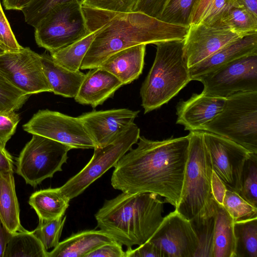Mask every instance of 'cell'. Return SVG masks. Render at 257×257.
<instances>
[{
	"instance_id": "1",
	"label": "cell",
	"mask_w": 257,
	"mask_h": 257,
	"mask_svg": "<svg viewBox=\"0 0 257 257\" xmlns=\"http://www.w3.org/2000/svg\"><path fill=\"white\" fill-rule=\"evenodd\" d=\"M117 162L111 178L114 189L128 193H153L176 208L180 201L189 137L152 141L140 136Z\"/></svg>"
},
{
	"instance_id": "2",
	"label": "cell",
	"mask_w": 257,
	"mask_h": 257,
	"mask_svg": "<svg viewBox=\"0 0 257 257\" xmlns=\"http://www.w3.org/2000/svg\"><path fill=\"white\" fill-rule=\"evenodd\" d=\"M104 12L105 22L82 62L81 70L97 68L111 55L133 46L183 40L189 28L141 12Z\"/></svg>"
},
{
	"instance_id": "3",
	"label": "cell",
	"mask_w": 257,
	"mask_h": 257,
	"mask_svg": "<svg viewBox=\"0 0 257 257\" xmlns=\"http://www.w3.org/2000/svg\"><path fill=\"white\" fill-rule=\"evenodd\" d=\"M158 196L122 192L106 200L95 214L97 227L127 248L145 243L164 218V202Z\"/></svg>"
},
{
	"instance_id": "4",
	"label": "cell",
	"mask_w": 257,
	"mask_h": 257,
	"mask_svg": "<svg viewBox=\"0 0 257 257\" xmlns=\"http://www.w3.org/2000/svg\"><path fill=\"white\" fill-rule=\"evenodd\" d=\"M155 45L157 51L153 64L140 89L145 113L168 103L191 81L183 57V40Z\"/></svg>"
},
{
	"instance_id": "5",
	"label": "cell",
	"mask_w": 257,
	"mask_h": 257,
	"mask_svg": "<svg viewBox=\"0 0 257 257\" xmlns=\"http://www.w3.org/2000/svg\"><path fill=\"white\" fill-rule=\"evenodd\" d=\"M181 194L175 208L189 220L215 212L211 187L213 170L202 131H191Z\"/></svg>"
},
{
	"instance_id": "6",
	"label": "cell",
	"mask_w": 257,
	"mask_h": 257,
	"mask_svg": "<svg viewBox=\"0 0 257 257\" xmlns=\"http://www.w3.org/2000/svg\"><path fill=\"white\" fill-rule=\"evenodd\" d=\"M200 131L224 137L257 154V91L226 98L220 112Z\"/></svg>"
},
{
	"instance_id": "7",
	"label": "cell",
	"mask_w": 257,
	"mask_h": 257,
	"mask_svg": "<svg viewBox=\"0 0 257 257\" xmlns=\"http://www.w3.org/2000/svg\"><path fill=\"white\" fill-rule=\"evenodd\" d=\"M90 32L81 3L73 1L53 8L35 28L37 45L50 53L79 40Z\"/></svg>"
},
{
	"instance_id": "8",
	"label": "cell",
	"mask_w": 257,
	"mask_h": 257,
	"mask_svg": "<svg viewBox=\"0 0 257 257\" xmlns=\"http://www.w3.org/2000/svg\"><path fill=\"white\" fill-rule=\"evenodd\" d=\"M71 149L57 141L33 135L17 159L16 172L27 184L36 187L62 170Z\"/></svg>"
},
{
	"instance_id": "9",
	"label": "cell",
	"mask_w": 257,
	"mask_h": 257,
	"mask_svg": "<svg viewBox=\"0 0 257 257\" xmlns=\"http://www.w3.org/2000/svg\"><path fill=\"white\" fill-rule=\"evenodd\" d=\"M140 128L134 123L111 143L94 149L93 155L86 166L59 187L69 200L76 197L107 170L114 167L119 160L137 144Z\"/></svg>"
},
{
	"instance_id": "10",
	"label": "cell",
	"mask_w": 257,
	"mask_h": 257,
	"mask_svg": "<svg viewBox=\"0 0 257 257\" xmlns=\"http://www.w3.org/2000/svg\"><path fill=\"white\" fill-rule=\"evenodd\" d=\"M194 80L203 84L202 92L216 97L257 91V54L236 59Z\"/></svg>"
},
{
	"instance_id": "11",
	"label": "cell",
	"mask_w": 257,
	"mask_h": 257,
	"mask_svg": "<svg viewBox=\"0 0 257 257\" xmlns=\"http://www.w3.org/2000/svg\"><path fill=\"white\" fill-rule=\"evenodd\" d=\"M23 127L30 134L53 140L72 149L95 148L78 117L49 109L40 110Z\"/></svg>"
},
{
	"instance_id": "12",
	"label": "cell",
	"mask_w": 257,
	"mask_h": 257,
	"mask_svg": "<svg viewBox=\"0 0 257 257\" xmlns=\"http://www.w3.org/2000/svg\"><path fill=\"white\" fill-rule=\"evenodd\" d=\"M0 73L29 95L51 92L43 71L41 55L29 47L0 55Z\"/></svg>"
},
{
	"instance_id": "13",
	"label": "cell",
	"mask_w": 257,
	"mask_h": 257,
	"mask_svg": "<svg viewBox=\"0 0 257 257\" xmlns=\"http://www.w3.org/2000/svg\"><path fill=\"white\" fill-rule=\"evenodd\" d=\"M202 133L213 171L227 190L238 193L242 168L250 153L224 137L205 131Z\"/></svg>"
},
{
	"instance_id": "14",
	"label": "cell",
	"mask_w": 257,
	"mask_h": 257,
	"mask_svg": "<svg viewBox=\"0 0 257 257\" xmlns=\"http://www.w3.org/2000/svg\"><path fill=\"white\" fill-rule=\"evenodd\" d=\"M241 38L221 23L211 26L201 23L189 25L183 46V57L188 67L195 65Z\"/></svg>"
},
{
	"instance_id": "15",
	"label": "cell",
	"mask_w": 257,
	"mask_h": 257,
	"mask_svg": "<svg viewBox=\"0 0 257 257\" xmlns=\"http://www.w3.org/2000/svg\"><path fill=\"white\" fill-rule=\"evenodd\" d=\"M149 241L165 257H193L198 246L197 237L190 220L175 210L164 217Z\"/></svg>"
},
{
	"instance_id": "16",
	"label": "cell",
	"mask_w": 257,
	"mask_h": 257,
	"mask_svg": "<svg viewBox=\"0 0 257 257\" xmlns=\"http://www.w3.org/2000/svg\"><path fill=\"white\" fill-rule=\"evenodd\" d=\"M139 112L128 108L93 110L78 117L96 148L114 141L134 123Z\"/></svg>"
},
{
	"instance_id": "17",
	"label": "cell",
	"mask_w": 257,
	"mask_h": 257,
	"mask_svg": "<svg viewBox=\"0 0 257 257\" xmlns=\"http://www.w3.org/2000/svg\"><path fill=\"white\" fill-rule=\"evenodd\" d=\"M225 99L203 92L193 94L188 99L177 104L176 123L183 125L185 130L200 131L204 124L220 112Z\"/></svg>"
},
{
	"instance_id": "18",
	"label": "cell",
	"mask_w": 257,
	"mask_h": 257,
	"mask_svg": "<svg viewBox=\"0 0 257 257\" xmlns=\"http://www.w3.org/2000/svg\"><path fill=\"white\" fill-rule=\"evenodd\" d=\"M123 85L113 74L98 67L90 69L85 74L74 98L78 103L90 105L94 108L112 97L116 91Z\"/></svg>"
},
{
	"instance_id": "19",
	"label": "cell",
	"mask_w": 257,
	"mask_h": 257,
	"mask_svg": "<svg viewBox=\"0 0 257 257\" xmlns=\"http://www.w3.org/2000/svg\"><path fill=\"white\" fill-rule=\"evenodd\" d=\"M257 54V34L244 37L220 49L189 68L191 80L236 59Z\"/></svg>"
},
{
	"instance_id": "20",
	"label": "cell",
	"mask_w": 257,
	"mask_h": 257,
	"mask_svg": "<svg viewBox=\"0 0 257 257\" xmlns=\"http://www.w3.org/2000/svg\"><path fill=\"white\" fill-rule=\"evenodd\" d=\"M146 45L140 44L117 52L99 67L113 74L123 85L130 84L142 73Z\"/></svg>"
},
{
	"instance_id": "21",
	"label": "cell",
	"mask_w": 257,
	"mask_h": 257,
	"mask_svg": "<svg viewBox=\"0 0 257 257\" xmlns=\"http://www.w3.org/2000/svg\"><path fill=\"white\" fill-rule=\"evenodd\" d=\"M115 241L109 234L100 230H86L73 234L59 242L47 253V257H85L100 245Z\"/></svg>"
},
{
	"instance_id": "22",
	"label": "cell",
	"mask_w": 257,
	"mask_h": 257,
	"mask_svg": "<svg viewBox=\"0 0 257 257\" xmlns=\"http://www.w3.org/2000/svg\"><path fill=\"white\" fill-rule=\"evenodd\" d=\"M43 71L51 88L55 94L67 98H74L82 83L85 74L80 70H69L56 63L50 55H41Z\"/></svg>"
},
{
	"instance_id": "23",
	"label": "cell",
	"mask_w": 257,
	"mask_h": 257,
	"mask_svg": "<svg viewBox=\"0 0 257 257\" xmlns=\"http://www.w3.org/2000/svg\"><path fill=\"white\" fill-rule=\"evenodd\" d=\"M0 219L12 233L26 230L20 221L13 171H0Z\"/></svg>"
},
{
	"instance_id": "24",
	"label": "cell",
	"mask_w": 257,
	"mask_h": 257,
	"mask_svg": "<svg viewBox=\"0 0 257 257\" xmlns=\"http://www.w3.org/2000/svg\"><path fill=\"white\" fill-rule=\"evenodd\" d=\"M70 201L59 187L35 192L30 196L29 203L36 211L39 220H50L63 216Z\"/></svg>"
},
{
	"instance_id": "25",
	"label": "cell",
	"mask_w": 257,
	"mask_h": 257,
	"mask_svg": "<svg viewBox=\"0 0 257 257\" xmlns=\"http://www.w3.org/2000/svg\"><path fill=\"white\" fill-rule=\"evenodd\" d=\"M213 257H234V221L222 205L216 201Z\"/></svg>"
},
{
	"instance_id": "26",
	"label": "cell",
	"mask_w": 257,
	"mask_h": 257,
	"mask_svg": "<svg viewBox=\"0 0 257 257\" xmlns=\"http://www.w3.org/2000/svg\"><path fill=\"white\" fill-rule=\"evenodd\" d=\"M47 253L33 232L25 230L12 233L4 257H47Z\"/></svg>"
},
{
	"instance_id": "27",
	"label": "cell",
	"mask_w": 257,
	"mask_h": 257,
	"mask_svg": "<svg viewBox=\"0 0 257 257\" xmlns=\"http://www.w3.org/2000/svg\"><path fill=\"white\" fill-rule=\"evenodd\" d=\"M99 29L64 48L50 53L51 56L62 67L73 71H79Z\"/></svg>"
},
{
	"instance_id": "28",
	"label": "cell",
	"mask_w": 257,
	"mask_h": 257,
	"mask_svg": "<svg viewBox=\"0 0 257 257\" xmlns=\"http://www.w3.org/2000/svg\"><path fill=\"white\" fill-rule=\"evenodd\" d=\"M234 257H257V217L234 222Z\"/></svg>"
},
{
	"instance_id": "29",
	"label": "cell",
	"mask_w": 257,
	"mask_h": 257,
	"mask_svg": "<svg viewBox=\"0 0 257 257\" xmlns=\"http://www.w3.org/2000/svg\"><path fill=\"white\" fill-rule=\"evenodd\" d=\"M219 23L227 26L241 38L257 34V17L242 7H232Z\"/></svg>"
},
{
	"instance_id": "30",
	"label": "cell",
	"mask_w": 257,
	"mask_h": 257,
	"mask_svg": "<svg viewBox=\"0 0 257 257\" xmlns=\"http://www.w3.org/2000/svg\"><path fill=\"white\" fill-rule=\"evenodd\" d=\"M214 219L215 213L198 216L190 220L198 239L193 257H213Z\"/></svg>"
},
{
	"instance_id": "31",
	"label": "cell",
	"mask_w": 257,
	"mask_h": 257,
	"mask_svg": "<svg viewBox=\"0 0 257 257\" xmlns=\"http://www.w3.org/2000/svg\"><path fill=\"white\" fill-rule=\"evenodd\" d=\"M196 0H164L157 19L178 25L189 26Z\"/></svg>"
},
{
	"instance_id": "32",
	"label": "cell",
	"mask_w": 257,
	"mask_h": 257,
	"mask_svg": "<svg viewBox=\"0 0 257 257\" xmlns=\"http://www.w3.org/2000/svg\"><path fill=\"white\" fill-rule=\"evenodd\" d=\"M238 194L257 208V154L249 153L244 164Z\"/></svg>"
},
{
	"instance_id": "33",
	"label": "cell",
	"mask_w": 257,
	"mask_h": 257,
	"mask_svg": "<svg viewBox=\"0 0 257 257\" xmlns=\"http://www.w3.org/2000/svg\"><path fill=\"white\" fill-rule=\"evenodd\" d=\"M222 205L234 222L257 217V208L235 192L226 190Z\"/></svg>"
},
{
	"instance_id": "34",
	"label": "cell",
	"mask_w": 257,
	"mask_h": 257,
	"mask_svg": "<svg viewBox=\"0 0 257 257\" xmlns=\"http://www.w3.org/2000/svg\"><path fill=\"white\" fill-rule=\"evenodd\" d=\"M0 73V113L20 109L29 97Z\"/></svg>"
},
{
	"instance_id": "35",
	"label": "cell",
	"mask_w": 257,
	"mask_h": 257,
	"mask_svg": "<svg viewBox=\"0 0 257 257\" xmlns=\"http://www.w3.org/2000/svg\"><path fill=\"white\" fill-rule=\"evenodd\" d=\"M66 219V216H63L50 220H39L38 225L32 231L47 250L59 242Z\"/></svg>"
},
{
	"instance_id": "36",
	"label": "cell",
	"mask_w": 257,
	"mask_h": 257,
	"mask_svg": "<svg viewBox=\"0 0 257 257\" xmlns=\"http://www.w3.org/2000/svg\"><path fill=\"white\" fill-rule=\"evenodd\" d=\"M73 1H77L81 3L83 1V0H33L22 12L25 22L35 28L55 6Z\"/></svg>"
},
{
	"instance_id": "37",
	"label": "cell",
	"mask_w": 257,
	"mask_h": 257,
	"mask_svg": "<svg viewBox=\"0 0 257 257\" xmlns=\"http://www.w3.org/2000/svg\"><path fill=\"white\" fill-rule=\"evenodd\" d=\"M233 7H237L236 0H212L199 23L207 26L219 23L224 15Z\"/></svg>"
},
{
	"instance_id": "38",
	"label": "cell",
	"mask_w": 257,
	"mask_h": 257,
	"mask_svg": "<svg viewBox=\"0 0 257 257\" xmlns=\"http://www.w3.org/2000/svg\"><path fill=\"white\" fill-rule=\"evenodd\" d=\"M137 0H83L81 5L116 13H130Z\"/></svg>"
},
{
	"instance_id": "39",
	"label": "cell",
	"mask_w": 257,
	"mask_h": 257,
	"mask_svg": "<svg viewBox=\"0 0 257 257\" xmlns=\"http://www.w3.org/2000/svg\"><path fill=\"white\" fill-rule=\"evenodd\" d=\"M19 115L15 111L0 113V145L5 148L8 141L15 133L20 121Z\"/></svg>"
},
{
	"instance_id": "40",
	"label": "cell",
	"mask_w": 257,
	"mask_h": 257,
	"mask_svg": "<svg viewBox=\"0 0 257 257\" xmlns=\"http://www.w3.org/2000/svg\"><path fill=\"white\" fill-rule=\"evenodd\" d=\"M0 44L9 51H19L23 47L18 42L3 11L0 2Z\"/></svg>"
},
{
	"instance_id": "41",
	"label": "cell",
	"mask_w": 257,
	"mask_h": 257,
	"mask_svg": "<svg viewBox=\"0 0 257 257\" xmlns=\"http://www.w3.org/2000/svg\"><path fill=\"white\" fill-rule=\"evenodd\" d=\"M122 245L116 241L104 243L87 254L85 257H125Z\"/></svg>"
},
{
	"instance_id": "42",
	"label": "cell",
	"mask_w": 257,
	"mask_h": 257,
	"mask_svg": "<svg viewBox=\"0 0 257 257\" xmlns=\"http://www.w3.org/2000/svg\"><path fill=\"white\" fill-rule=\"evenodd\" d=\"M125 254V257H165L161 250L149 240L136 248H127Z\"/></svg>"
},
{
	"instance_id": "43",
	"label": "cell",
	"mask_w": 257,
	"mask_h": 257,
	"mask_svg": "<svg viewBox=\"0 0 257 257\" xmlns=\"http://www.w3.org/2000/svg\"><path fill=\"white\" fill-rule=\"evenodd\" d=\"M164 0H137L133 12L144 13L157 18Z\"/></svg>"
},
{
	"instance_id": "44",
	"label": "cell",
	"mask_w": 257,
	"mask_h": 257,
	"mask_svg": "<svg viewBox=\"0 0 257 257\" xmlns=\"http://www.w3.org/2000/svg\"><path fill=\"white\" fill-rule=\"evenodd\" d=\"M211 187L213 198L218 203L222 205L227 189L213 171L211 176Z\"/></svg>"
},
{
	"instance_id": "45",
	"label": "cell",
	"mask_w": 257,
	"mask_h": 257,
	"mask_svg": "<svg viewBox=\"0 0 257 257\" xmlns=\"http://www.w3.org/2000/svg\"><path fill=\"white\" fill-rule=\"evenodd\" d=\"M212 0H196L191 16L190 25L198 24Z\"/></svg>"
},
{
	"instance_id": "46",
	"label": "cell",
	"mask_w": 257,
	"mask_h": 257,
	"mask_svg": "<svg viewBox=\"0 0 257 257\" xmlns=\"http://www.w3.org/2000/svg\"><path fill=\"white\" fill-rule=\"evenodd\" d=\"M14 161L12 157L5 148L0 145V171H13Z\"/></svg>"
},
{
	"instance_id": "47",
	"label": "cell",
	"mask_w": 257,
	"mask_h": 257,
	"mask_svg": "<svg viewBox=\"0 0 257 257\" xmlns=\"http://www.w3.org/2000/svg\"><path fill=\"white\" fill-rule=\"evenodd\" d=\"M33 0H3L5 8L7 10L22 11L26 8Z\"/></svg>"
},
{
	"instance_id": "48",
	"label": "cell",
	"mask_w": 257,
	"mask_h": 257,
	"mask_svg": "<svg viewBox=\"0 0 257 257\" xmlns=\"http://www.w3.org/2000/svg\"><path fill=\"white\" fill-rule=\"evenodd\" d=\"M12 235V233L3 225L0 219V257H4L7 244Z\"/></svg>"
},
{
	"instance_id": "49",
	"label": "cell",
	"mask_w": 257,
	"mask_h": 257,
	"mask_svg": "<svg viewBox=\"0 0 257 257\" xmlns=\"http://www.w3.org/2000/svg\"><path fill=\"white\" fill-rule=\"evenodd\" d=\"M237 7H242L257 17V0H236Z\"/></svg>"
},
{
	"instance_id": "50",
	"label": "cell",
	"mask_w": 257,
	"mask_h": 257,
	"mask_svg": "<svg viewBox=\"0 0 257 257\" xmlns=\"http://www.w3.org/2000/svg\"><path fill=\"white\" fill-rule=\"evenodd\" d=\"M9 51L5 47L0 44V55L5 53L6 52Z\"/></svg>"
}]
</instances>
